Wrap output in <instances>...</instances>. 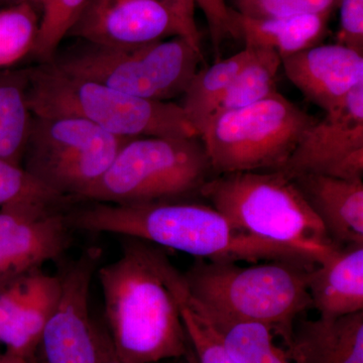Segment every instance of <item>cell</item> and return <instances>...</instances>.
<instances>
[{
	"instance_id": "12",
	"label": "cell",
	"mask_w": 363,
	"mask_h": 363,
	"mask_svg": "<svg viewBox=\"0 0 363 363\" xmlns=\"http://www.w3.org/2000/svg\"><path fill=\"white\" fill-rule=\"evenodd\" d=\"M70 208L33 206L0 209V284L59 259L71 247Z\"/></svg>"
},
{
	"instance_id": "11",
	"label": "cell",
	"mask_w": 363,
	"mask_h": 363,
	"mask_svg": "<svg viewBox=\"0 0 363 363\" xmlns=\"http://www.w3.org/2000/svg\"><path fill=\"white\" fill-rule=\"evenodd\" d=\"M281 173L362 179L363 84L306 130Z\"/></svg>"
},
{
	"instance_id": "19",
	"label": "cell",
	"mask_w": 363,
	"mask_h": 363,
	"mask_svg": "<svg viewBox=\"0 0 363 363\" xmlns=\"http://www.w3.org/2000/svg\"><path fill=\"white\" fill-rule=\"evenodd\" d=\"M294 332L307 363H363V311L301 320Z\"/></svg>"
},
{
	"instance_id": "28",
	"label": "cell",
	"mask_w": 363,
	"mask_h": 363,
	"mask_svg": "<svg viewBox=\"0 0 363 363\" xmlns=\"http://www.w3.org/2000/svg\"><path fill=\"white\" fill-rule=\"evenodd\" d=\"M338 44L363 54V0H339Z\"/></svg>"
},
{
	"instance_id": "23",
	"label": "cell",
	"mask_w": 363,
	"mask_h": 363,
	"mask_svg": "<svg viewBox=\"0 0 363 363\" xmlns=\"http://www.w3.org/2000/svg\"><path fill=\"white\" fill-rule=\"evenodd\" d=\"M35 4H13L0 11V71L32 54L40 26Z\"/></svg>"
},
{
	"instance_id": "25",
	"label": "cell",
	"mask_w": 363,
	"mask_h": 363,
	"mask_svg": "<svg viewBox=\"0 0 363 363\" xmlns=\"http://www.w3.org/2000/svg\"><path fill=\"white\" fill-rule=\"evenodd\" d=\"M88 0H40L39 32L30 56L39 64L51 63L62 40L87 4Z\"/></svg>"
},
{
	"instance_id": "14",
	"label": "cell",
	"mask_w": 363,
	"mask_h": 363,
	"mask_svg": "<svg viewBox=\"0 0 363 363\" xmlns=\"http://www.w3.org/2000/svg\"><path fill=\"white\" fill-rule=\"evenodd\" d=\"M281 67L302 94L325 112L363 84V54L338 43L284 57Z\"/></svg>"
},
{
	"instance_id": "26",
	"label": "cell",
	"mask_w": 363,
	"mask_h": 363,
	"mask_svg": "<svg viewBox=\"0 0 363 363\" xmlns=\"http://www.w3.org/2000/svg\"><path fill=\"white\" fill-rule=\"evenodd\" d=\"M236 11L253 18H279L332 13L339 0H234Z\"/></svg>"
},
{
	"instance_id": "7",
	"label": "cell",
	"mask_w": 363,
	"mask_h": 363,
	"mask_svg": "<svg viewBox=\"0 0 363 363\" xmlns=\"http://www.w3.org/2000/svg\"><path fill=\"white\" fill-rule=\"evenodd\" d=\"M203 55L182 37L136 47H107L78 40L59 49L58 70L143 99L171 101L183 96Z\"/></svg>"
},
{
	"instance_id": "17",
	"label": "cell",
	"mask_w": 363,
	"mask_h": 363,
	"mask_svg": "<svg viewBox=\"0 0 363 363\" xmlns=\"http://www.w3.org/2000/svg\"><path fill=\"white\" fill-rule=\"evenodd\" d=\"M200 306L236 362L307 363L295 337V326L238 321Z\"/></svg>"
},
{
	"instance_id": "33",
	"label": "cell",
	"mask_w": 363,
	"mask_h": 363,
	"mask_svg": "<svg viewBox=\"0 0 363 363\" xmlns=\"http://www.w3.org/2000/svg\"><path fill=\"white\" fill-rule=\"evenodd\" d=\"M1 357H2V353L0 352V360H1Z\"/></svg>"
},
{
	"instance_id": "18",
	"label": "cell",
	"mask_w": 363,
	"mask_h": 363,
	"mask_svg": "<svg viewBox=\"0 0 363 363\" xmlns=\"http://www.w3.org/2000/svg\"><path fill=\"white\" fill-rule=\"evenodd\" d=\"M234 39L245 47L262 48L281 58L321 44L331 13L279 18H253L230 9Z\"/></svg>"
},
{
	"instance_id": "4",
	"label": "cell",
	"mask_w": 363,
	"mask_h": 363,
	"mask_svg": "<svg viewBox=\"0 0 363 363\" xmlns=\"http://www.w3.org/2000/svg\"><path fill=\"white\" fill-rule=\"evenodd\" d=\"M26 94L33 116L83 119L121 138L198 136L181 105L131 96L52 64L28 69Z\"/></svg>"
},
{
	"instance_id": "24",
	"label": "cell",
	"mask_w": 363,
	"mask_h": 363,
	"mask_svg": "<svg viewBox=\"0 0 363 363\" xmlns=\"http://www.w3.org/2000/svg\"><path fill=\"white\" fill-rule=\"evenodd\" d=\"M75 201L45 187L21 164L0 159V209L23 205L70 208Z\"/></svg>"
},
{
	"instance_id": "1",
	"label": "cell",
	"mask_w": 363,
	"mask_h": 363,
	"mask_svg": "<svg viewBox=\"0 0 363 363\" xmlns=\"http://www.w3.org/2000/svg\"><path fill=\"white\" fill-rule=\"evenodd\" d=\"M121 257L98 267L109 341L125 363L187 355L189 341L157 245L121 236Z\"/></svg>"
},
{
	"instance_id": "9",
	"label": "cell",
	"mask_w": 363,
	"mask_h": 363,
	"mask_svg": "<svg viewBox=\"0 0 363 363\" xmlns=\"http://www.w3.org/2000/svg\"><path fill=\"white\" fill-rule=\"evenodd\" d=\"M130 140L83 119L33 116L21 167L58 194L82 200Z\"/></svg>"
},
{
	"instance_id": "35",
	"label": "cell",
	"mask_w": 363,
	"mask_h": 363,
	"mask_svg": "<svg viewBox=\"0 0 363 363\" xmlns=\"http://www.w3.org/2000/svg\"><path fill=\"white\" fill-rule=\"evenodd\" d=\"M159 363H162V362H159Z\"/></svg>"
},
{
	"instance_id": "8",
	"label": "cell",
	"mask_w": 363,
	"mask_h": 363,
	"mask_svg": "<svg viewBox=\"0 0 363 363\" xmlns=\"http://www.w3.org/2000/svg\"><path fill=\"white\" fill-rule=\"evenodd\" d=\"M316 121L277 91L255 104L215 114L199 138L214 176L281 171Z\"/></svg>"
},
{
	"instance_id": "5",
	"label": "cell",
	"mask_w": 363,
	"mask_h": 363,
	"mask_svg": "<svg viewBox=\"0 0 363 363\" xmlns=\"http://www.w3.org/2000/svg\"><path fill=\"white\" fill-rule=\"evenodd\" d=\"M316 264L274 259L245 267L197 259L183 277L191 295L210 311L238 321L295 326L312 308L308 283Z\"/></svg>"
},
{
	"instance_id": "34",
	"label": "cell",
	"mask_w": 363,
	"mask_h": 363,
	"mask_svg": "<svg viewBox=\"0 0 363 363\" xmlns=\"http://www.w3.org/2000/svg\"><path fill=\"white\" fill-rule=\"evenodd\" d=\"M223 1H225V0H223Z\"/></svg>"
},
{
	"instance_id": "31",
	"label": "cell",
	"mask_w": 363,
	"mask_h": 363,
	"mask_svg": "<svg viewBox=\"0 0 363 363\" xmlns=\"http://www.w3.org/2000/svg\"><path fill=\"white\" fill-rule=\"evenodd\" d=\"M108 337V336H107ZM101 363H125L123 362L113 351L111 341L107 340L106 346H105L104 357H102Z\"/></svg>"
},
{
	"instance_id": "30",
	"label": "cell",
	"mask_w": 363,
	"mask_h": 363,
	"mask_svg": "<svg viewBox=\"0 0 363 363\" xmlns=\"http://www.w3.org/2000/svg\"><path fill=\"white\" fill-rule=\"evenodd\" d=\"M0 363H35V362L33 357H26L23 355L6 351V352L2 353Z\"/></svg>"
},
{
	"instance_id": "13",
	"label": "cell",
	"mask_w": 363,
	"mask_h": 363,
	"mask_svg": "<svg viewBox=\"0 0 363 363\" xmlns=\"http://www.w3.org/2000/svg\"><path fill=\"white\" fill-rule=\"evenodd\" d=\"M60 290V276L40 269L0 284V343L6 351L33 357Z\"/></svg>"
},
{
	"instance_id": "3",
	"label": "cell",
	"mask_w": 363,
	"mask_h": 363,
	"mask_svg": "<svg viewBox=\"0 0 363 363\" xmlns=\"http://www.w3.org/2000/svg\"><path fill=\"white\" fill-rule=\"evenodd\" d=\"M200 196L242 233L292 247L317 264L339 247L293 180L281 172L215 175Z\"/></svg>"
},
{
	"instance_id": "27",
	"label": "cell",
	"mask_w": 363,
	"mask_h": 363,
	"mask_svg": "<svg viewBox=\"0 0 363 363\" xmlns=\"http://www.w3.org/2000/svg\"><path fill=\"white\" fill-rule=\"evenodd\" d=\"M206 18L209 26L210 37L217 60L220 59V47L224 40L233 38V21L230 7L223 0H195Z\"/></svg>"
},
{
	"instance_id": "32",
	"label": "cell",
	"mask_w": 363,
	"mask_h": 363,
	"mask_svg": "<svg viewBox=\"0 0 363 363\" xmlns=\"http://www.w3.org/2000/svg\"><path fill=\"white\" fill-rule=\"evenodd\" d=\"M6 1L11 4V6H13V4H25V2L33 4H40V0H6Z\"/></svg>"
},
{
	"instance_id": "2",
	"label": "cell",
	"mask_w": 363,
	"mask_h": 363,
	"mask_svg": "<svg viewBox=\"0 0 363 363\" xmlns=\"http://www.w3.org/2000/svg\"><path fill=\"white\" fill-rule=\"evenodd\" d=\"M89 202L69 209L74 230L136 238L211 262L286 259L317 264L292 247L235 228L210 205L190 201L111 204Z\"/></svg>"
},
{
	"instance_id": "22",
	"label": "cell",
	"mask_w": 363,
	"mask_h": 363,
	"mask_svg": "<svg viewBox=\"0 0 363 363\" xmlns=\"http://www.w3.org/2000/svg\"><path fill=\"white\" fill-rule=\"evenodd\" d=\"M247 48L250 57L234 77L216 113L255 104L278 91L277 76L281 57L272 50Z\"/></svg>"
},
{
	"instance_id": "6",
	"label": "cell",
	"mask_w": 363,
	"mask_h": 363,
	"mask_svg": "<svg viewBox=\"0 0 363 363\" xmlns=\"http://www.w3.org/2000/svg\"><path fill=\"white\" fill-rule=\"evenodd\" d=\"M214 176L202 140L133 138L81 201L111 204L188 201Z\"/></svg>"
},
{
	"instance_id": "10",
	"label": "cell",
	"mask_w": 363,
	"mask_h": 363,
	"mask_svg": "<svg viewBox=\"0 0 363 363\" xmlns=\"http://www.w3.org/2000/svg\"><path fill=\"white\" fill-rule=\"evenodd\" d=\"M68 37L107 47H136L182 37L202 54L197 26L164 0H88Z\"/></svg>"
},
{
	"instance_id": "15",
	"label": "cell",
	"mask_w": 363,
	"mask_h": 363,
	"mask_svg": "<svg viewBox=\"0 0 363 363\" xmlns=\"http://www.w3.org/2000/svg\"><path fill=\"white\" fill-rule=\"evenodd\" d=\"M291 180L334 245L339 247L363 245L362 179L305 174Z\"/></svg>"
},
{
	"instance_id": "20",
	"label": "cell",
	"mask_w": 363,
	"mask_h": 363,
	"mask_svg": "<svg viewBox=\"0 0 363 363\" xmlns=\"http://www.w3.org/2000/svg\"><path fill=\"white\" fill-rule=\"evenodd\" d=\"M250 55V48L245 47L233 56L217 60L213 65L198 70L189 83L181 107L198 136L218 111L229 86Z\"/></svg>"
},
{
	"instance_id": "21",
	"label": "cell",
	"mask_w": 363,
	"mask_h": 363,
	"mask_svg": "<svg viewBox=\"0 0 363 363\" xmlns=\"http://www.w3.org/2000/svg\"><path fill=\"white\" fill-rule=\"evenodd\" d=\"M26 92L28 69L0 71V159L16 164L23 161L33 117Z\"/></svg>"
},
{
	"instance_id": "16",
	"label": "cell",
	"mask_w": 363,
	"mask_h": 363,
	"mask_svg": "<svg viewBox=\"0 0 363 363\" xmlns=\"http://www.w3.org/2000/svg\"><path fill=\"white\" fill-rule=\"evenodd\" d=\"M308 290L319 317L363 311V245L336 248L312 269Z\"/></svg>"
},
{
	"instance_id": "36",
	"label": "cell",
	"mask_w": 363,
	"mask_h": 363,
	"mask_svg": "<svg viewBox=\"0 0 363 363\" xmlns=\"http://www.w3.org/2000/svg\"><path fill=\"white\" fill-rule=\"evenodd\" d=\"M236 363H238V362H236Z\"/></svg>"
},
{
	"instance_id": "29",
	"label": "cell",
	"mask_w": 363,
	"mask_h": 363,
	"mask_svg": "<svg viewBox=\"0 0 363 363\" xmlns=\"http://www.w3.org/2000/svg\"><path fill=\"white\" fill-rule=\"evenodd\" d=\"M180 14L190 25L197 26L195 21V0H164Z\"/></svg>"
}]
</instances>
